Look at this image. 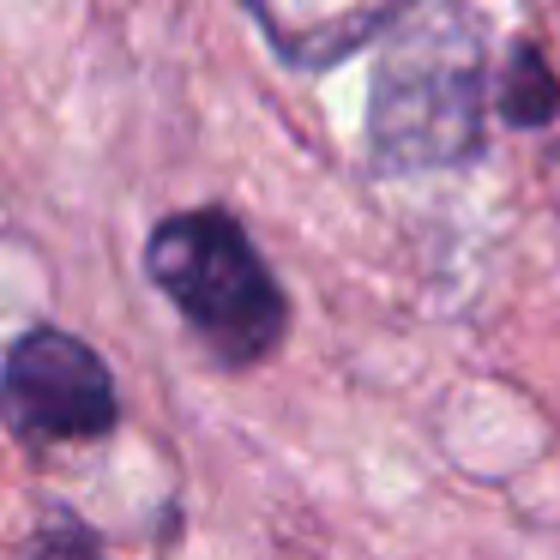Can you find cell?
Returning <instances> with one entry per match:
<instances>
[{
    "label": "cell",
    "instance_id": "6da1fadb",
    "mask_svg": "<svg viewBox=\"0 0 560 560\" xmlns=\"http://www.w3.org/2000/svg\"><path fill=\"white\" fill-rule=\"evenodd\" d=\"M488 37L464 0H428L386 43L368 91V163L380 175L458 170L482 151Z\"/></svg>",
    "mask_w": 560,
    "mask_h": 560
},
{
    "label": "cell",
    "instance_id": "7a4b0ae2",
    "mask_svg": "<svg viewBox=\"0 0 560 560\" xmlns=\"http://www.w3.org/2000/svg\"><path fill=\"white\" fill-rule=\"evenodd\" d=\"M145 271L223 368H254L283 343L290 302L230 211H182L158 223Z\"/></svg>",
    "mask_w": 560,
    "mask_h": 560
},
{
    "label": "cell",
    "instance_id": "3957f363",
    "mask_svg": "<svg viewBox=\"0 0 560 560\" xmlns=\"http://www.w3.org/2000/svg\"><path fill=\"white\" fill-rule=\"evenodd\" d=\"M0 416L25 446H61V440H103L121 422V398L85 338L37 326L7 350Z\"/></svg>",
    "mask_w": 560,
    "mask_h": 560
},
{
    "label": "cell",
    "instance_id": "277c9868",
    "mask_svg": "<svg viewBox=\"0 0 560 560\" xmlns=\"http://www.w3.org/2000/svg\"><path fill=\"white\" fill-rule=\"evenodd\" d=\"M242 7L283 61L319 73V67H338L343 55H355L362 43H374L380 31L404 25L422 0H242Z\"/></svg>",
    "mask_w": 560,
    "mask_h": 560
},
{
    "label": "cell",
    "instance_id": "5b68a950",
    "mask_svg": "<svg viewBox=\"0 0 560 560\" xmlns=\"http://www.w3.org/2000/svg\"><path fill=\"white\" fill-rule=\"evenodd\" d=\"M500 115L512 127H548L560 115V85L548 73V61L530 43H512L506 73H500Z\"/></svg>",
    "mask_w": 560,
    "mask_h": 560
}]
</instances>
